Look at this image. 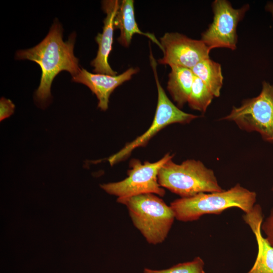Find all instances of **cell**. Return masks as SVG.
Masks as SVG:
<instances>
[{
  "mask_svg": "<svg viewBox=\"0 0 273 273\" xmlns=\"http://www.w3.org/2000/svg\"><path fill=\"white\" fill-rule=\"evenodd\" d=\"M63 27L56 20L45 38L35 47L18 51L17 60H29L38 64L41 70L39 85L34 99L41 107L46 106L51 98V85L55 77L61 71L69 72L72 77L81 70L79 60L74 55L76 34L71 33L68 39H63Z\"/></svg>",
  "mask_w": 273,
  "mask_h": 273,
  "instance_id": "cell-1",
  "label": "cell"
},
{
  "mask_svg": "<svg viewBox=\"0 0 273 273\" xmlns=\"http://www.w3.org/2000/svg\"><path fill=\"white\" fill-rule=\"evenodd\" d=\"M256 197L255 192L237 184L227 190L180 198L171 202L170 206L175 219L188 222L197 220L206 214H219L233 207L249 212L256 204Z\"/></svg>",
  "mask_w": 273,
  "mask_h": 273,
  "instance_id": "cell-2",
  "label": "cell"
},
{
  "mask_svg": "<svg viewBox=\"0 0 273 273\" xmlns=\"http://www.w3.org/2000/svg\"><path fill=\"white\" fill-rule=\"evenodd\" d=\"M117 201L127 207L133 225L148 243L157 245L165 240L175 217L170 206L160 196L146 194L117 198Z\"/></svg>",
  "mask_w": 273,
  "mask_h": 273,
  "instance_id": "cell-3",
  "label": "cell"
},
{
  "mask_svg": "<svg viewBox=\"0 0 273 273\" xmlns=\"http://www.w3.org/2000/svg\"><path fill=\"white\" fill-rule=\"evenodd\" d=\"M158 180L161 187L180 198L223 190L213 170L201 161L195 159H188L180 164L169 159L159 170Z\"/></svg>",
  "mask_w": 273,
  "mask_h": 273,
  "instance_id": "cell-4",
  "label": "cell"
},
{
  "mask_svg": "<svg viewBox=\"0 0 273 273\" xmlns=\"http://www.w3.org/2000/svg\"><path fill=\"white\" fill-rule=\"evenodd\" d=\"M221 119L234 122L247 132H256L264 141L273 145V85L263 81L257 96L244 100Z\"/></svg>",
  "mask_w": 273,
  "mask_h": 273,
  "instance_id": "cell-5",
  "label": "cell"
},
{
  "mask_svg": "<svg viewBox=\"0 0 273 273\" xmlns=\"http://www.w3.org/2000/svg\"><path fill=\"white\" fill-rule=\"evenodd\" d=\"M150 60L158 91V102L154 118L145 132L108 158L111 165L126 159L135 149L145 146L151 138L166 126L173 123L188 124L198 117L197 115L181 111L169 99L159 81L157 64L152 53Z\"/></svg>",
  "mask_w": 273,
  "mask_h": 273,
  "instance_id": "cell-6",
  "label": "cell"
},
{
  "mask_svg": "<svg viewBox=\"0 0 273 273\" xmlns=\"http://www.w3.org/2000/svg\"><path fill=\"white\" fill-rule=\"evenodd\" d=\"M173 157V155L168 153L157 162L145 161L144 163L133 159L130 161L126 178L118 182L101 185L100 187L107 193L117 196L118 198L146 194L163 197L165 191L158 183V175L162 166Z\"/></svg>",
  "mask_w": 273,
  "mask_h": 273,
  "instance_id": "cell-7",
  "label": "cell"
},
{
  "mask_svg": "<svg viewBox=\"0 0 273 273\" xmlns=\"http://www.w3.org/2000/svg\"><path fill=\"white\" fill-rule=\"evenodd\" d=\"M213 21L201 34V40L211 50L224 48L236 50L238 41L237 27L249 6L234 9L226 0H215L212 4Z\"/></svg>",
  "mask_w": 273,
  "mask_h": 273,
  "instance_id": "cell-8",
  "label": "cell"
},
{
  "mask_svg": "<svg viewBox=\"0 0 273 273\" xmlns=\"http://www.w3.org/2000/svg\"><path fill=\"white\" fill-rule=\"evenodd\" d=\"M160 43L163 52V57L158 60L160 64L191 69L209 58L211 50L201 39H193L177 32L165 33Z\"/></svg>",
  "mask_w": 273,
  "mask_h": 273,
  "instance_id": "cell-9",
  "label": "cell"
},
{
  "mask_svg": "<svg viewBox=\"0 0 273 273\" xmlns=\"http://www.w3.org/2000/svg\"><path fill=\"white\" fill-rule=\"evenodd\" d=\"M138 68L130 67L120 75L114 76L103 74H93L81 68L76 76L72 77L74 82L85 85L96 96L98 107L102 111L108 108L109 99L114 90L124 82L130 80L139 71Z\"/></svg>",
  "mask_w": 273,
  "mask_h": 273,
  "instance_id": "cell-10",
  "label": "cell"
},
{
  "mask_svg": "<svg viewBox=\"0 0 273 273\" xmlns=\"http://www.w3.org/2000/svg\"><path fill=\"white\" fill-rule=\"evenodd\" d=\"M120 1L117 0L104 1L102 8L106 13L104 20V27L101 33H98L95 40L98 44L96 57L91 62L96 73L109 75H116L117 72L114 71L108 62V57L112 49L114 19L119 8Z\"/></svg>",
  "mask_w": 273,
  "mask_h": 273,
  "instance_id": "cell-11",
  "label": "cell"
},
{
  "mask_svg": "<svg viewBox=\"0 0 273 273\" xmlns=\"http://www.w3.org/2000/svg\"><path fill=\"white\" fill-rule=\"evenodd\" d=\"M242 217L255 236L258 248L256 260L247 273H273V246L262 235L261 226L263 214L261 207L259 204H255L250 211L244 213Z\"/></svg>",
  "mask_w": 273,
  "mask_h": 273,
  "instance_id": "cell-12",
  "label": "cell"
},
{
  "mask_svg": "<svg viewBox=\"0 0 273 273\" xmlns=\"http://www.w3.org/2000/svg\"><path fill=\"white\" fill-rule=\"evenodd\" d=\"M114 29H119L120 36L118 41L124 47H128L135 34L145 35L157 44L161 49V44L153 34L144 32L139 28L135 19L134 1L123 0L120 1L119 8L114 19Z\"/></svg>",
  "mask_w": 273,
  "mask_h": 273,
  "instance_id": "cell-13",
  "label": "cell"
},
{
  "mask_svg": "<svg viewBox=\"0 0 273 273\" xmlns=\"http://www.w3.org/2000/svg\"><path fill=\"white\" fill-rule=\"evenodd\" d=\"M170 67L167 89L177 107L182 108L188 102L195 75L190 69Z\"/></svg>",
  "mask_w": 273,
  "mask_h": 273,
  "instance_id": "cell-14",
  "label": "cell"
},
{
  "mask_svg": "<svg viewBox=\"0 0 273 273\" xmlns=\"http://www.w3.org/2000/svg\"><path fill=\"white\" fill-rule=\"evenodd\" d=\"M191 70L209 88L214 97H219L223 80L219 63L209 58L198 63Z\"/></svg>",
  "mask_w": 273,
  "mask_h": 273,
  "instance_id": "cell-15",
  "label": "cell"
},
{
  "mask_svg": "<svg viewBox=\"0 0 273 273\" xmlns=\"http://www.w3.org/2000/svg\"><path fill=\"white\" fill-rule=\"evenodd\" d=\"M214 97L213 94L205 83L195 76L187 102L189 107L204 113Z\"/></svg>",
  "mask_w": 273,
  "mask_h": 273,
  "instance_id": "cell-16",
  "label": "cell"
},
{
  "mask_svg": "<svg viewBox=\"0 0 273 273\" xmlns=\"http://www.w3.org/2000/svg\"><path fill=\"white\" fill-rule=\"evenodd\" d=\"M204 267L203 260L197 256L191 261L179 263L165 269L145 268L144 273H205Z\"/></svg>",
  "mask_w": 273,
  "mask_h": 273,
  "instance_id": "cell-17",
  "label": "cell"
},
{
  "mask_svg": "<svg viewBox=\"0 0 273 273\" xmlns=\"http://www.w3.org/2000/svg\"><path fill=\"white\" fill-rule=\"evenodd\" d=\"M261 228L262 232L265 234V238L273 246V207L267 217L263 220Z\"/></svg>",
  "mask_w": 273,
  "mask_h": 273,
  "instance_id": "cell-18",
  "label": "cell"
},
{
  "mask_svg": "<svg viewBox=\"0 0 273 273\" xmlns=\"http://www.w3.org/2000/svg\"><path fill=\"white\" fill-rule=\"evenodd\" d=\"M15 105L9 99L2 97L0 100V120L10 117L14 112Z\"/></svg>",
  "mask_w": 273,
  "mask_h": 273,
  "instance_id": "cell-19",
  "label": "cell"
},
{
  "mask_svg": "<svg viewBox=\"0 0 273 273\" xmlns=\"http://www.w3.org/2000/svg\"><path fill=\"white\" fill-rule=\"evenodd\" d=\"M265 10L271 13L273 18V2L268 3L265 6Z\"/></svg>",
  "mask_w": 273,
  "mask_h": 273,
  "instance_id": "cell-20",
  "label": "cell"
},
{
  "mask_svg": "<svg viewBox=\"0 0 273 273\" xmlns=\"http://www.w3.org/2000/svg\"><path fill=\"white\" fill-rule=\"evenodd\" d=\"M271 191L273 192V182H272V187H271Z\"/></svg>",
  "mask_w": 273,
  "mask_h": 273,
  "instance_id": "cell-21",
  "label": "cell"
}]
</instances>
